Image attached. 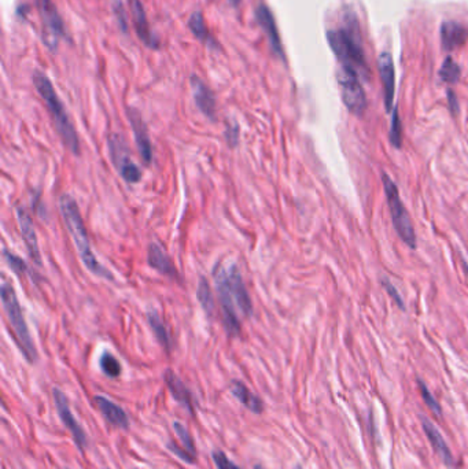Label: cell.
<instances>
[{
  "label": "cell",
  "instance_id": "1",
  "mask_svg": "<svg viewBox=\"0 0 468 469\" xmlns=\"http://www.w3.org/2000/svg\"><path fill=\"white\" fill-rule=\"evenodd\" d=\"M59 207H61V214L63 217L65 225L76 244V250L80 255V260L86 265V268L98 278H103L106 280H114L113 275L95 258L94 251L91 248L88 234H87L84 221L81 218L80 209L77 206L76 199L72 195L65 193L61 196Z\"/></svg>",
  "mask_w": 468,
  "mask_h": 469
},
{
  "label": "cell",
  "instance_id": "2",
  "mask_svg": "<svg viewBox=\"0 0 468 469\" xmlns=\"http://www.w3.org/2000/svg\"><path fill=\"white\" fill-rule=\"evenodd\" d=\"M33 84L38 90L39 95L42 96L43 102L47 106L48 111L52 117V121L55 124V128L63 141V144L75 154L80 155V141L77 136V132L65 110V106L59 96L55 93L51 81L47 76L42 72H35L32 76Z\"/></svg>",
  "mask_w": 468,
  "mask_h": 469
},
{
  "label": "cell",
  "instance_id": "3",
  "mask_svg": "<svg viewBox=\"0 0 468 469\" xmlns=\"http://www.w3.org/2000/svg\"><path fill=\"white\" fill-rule=\"evenodd\" d=\"M0 295H1L3 309H4V312L8 317V321H10L11 327L15 332V337L18 340L21 351L24 353L25 358L29 363H35L38 360V350L35 347L33 339H32L29 328L26 326L25 317L22 315V309H21V305L18 302L17 294H15L13 285L7 280H3V283H1Z\"/></svg>",
  "mask_w": 468,
  "mask_h": 469
},
{
  "label": "cell",
  "instance_id": "4",
  "mask_svg": "<svg viewBox=\"0 0 468 469\" xmlns=\"http://www.w3.org/2000/svg\"><path fill=\"white\" fill-rule=\"evenodd\" d=\"M356 32H359L356 26L353 31L349 26L339 31H328L327 40L342 66L352 69L359 76L360 73L367 74V62Z\"/></svg>",
  "mask_w": 468,
  "mask_h": 469
},
{
  "label": "cell",
  "instance_id": "5",
  "mask_svg": "<svg viewBox=\"0 0 468 469\" xmlns=\"http://www.w3.org/2000/svg\"><path fill=\"white\" fill-rule=\"evenodd\" d=\"M382 183H383V189L387 200V206L390 210L391 216V223L396 230L400 239L412 250L416 248L418 239H416V232L412 224V220L410 217V213L407 207L404 206L401 198H400V191L397 184L391 180V177L386 173H382Z\"/></svg>",
  "mask_w": 468,
  "mask_h": 469
},
{
  "label": "cell",
  "instance_id": "6",
  "mask_svg": "<svg viewBox=\"0 0 468 469\" xmlns=\"http://www.w3.org/2000/svg\"><path fill=\"white\" fill-rule=\"evenodd\" d=\"M213 279H214L216 289L220 298L224 328L231 337H236L240 335V321L235 310L236 302H235L234 295L231 292V287L228 282L227 268H224L221 264L217 265L213 272Z\"/></svg>",
  "mask_w": 468,
  "mask_h": 469
},
{
  "label": "cell",
  "instance_id": "7",
  "mask_svg": "<svg viewBox=\"0 0 468 469\" xmlns=\"http://www.w3.org/2000/svg\"><path fill=\"white\" fill-rule=\"evenodd\" d=\"M336 79L342 100L348 110L356 116H361L367 109V97L359 76L352 69L342 66L336 74Z\"/></svg>",
  "mask_w": 468,
  "mask_h": 469
},
{
  "label": "cell",
  "instance_id": "8",
  "mask_svg": "<svg viewBox=\"0 0 468 469\" xmlns=\"http://www.w3.org/2000/svg\"><path fill=\"white\" fill-rule=\"evenodd\" d=\"M109 152L117 172L127 183H139L141 180V170L139 166L131 159L130 148L123 136L113 134L109 136Z\"/></svg>",
  "mask_w": 468,
  "mask_h": 469
},
{
  "label": "cell",
  "instance_id": "9",
  "mask_svg": "<svg viewBox=\"0 0 468 469\" xmlns=\"http://www.w3.org/2000/svg\"><path fill=\"white\" fill-rule=\"evenodd\" d=\"M36 6L45 26V42L54 51L56 49L58 39L66 38L63 21L51 0H36Z\"/></svg>",
  "mask_w": 468,
  "mask_h": 469
},
{
  "label": "cell",
  "instance_id": "10",
  "mask_svg": "<svg viewBox=\"0 0 468 469\" xmlns=\"http://www.w3.org/2000/svg\"><path fill=\"white\" fill-rule=\"evenodd\" d=\"M52 397H54V402H55L58 415H59L61 420L63 422V425L70 431V434H72V436H73L75 443L77 445V447L80 450H84L87 447V443H88L87 434L80 427V424L77 422V420L75 419L73 413L70 412L69 401H68L66 395L59 388H54L52 390Z\"/></svg>",
  "mask_w": 468,
  "mask_h": 469
},
{
  "label": "cell",
  "instance_id": "11",
  "mask_svg": "<svg viewBox=\"0 0 468 469\" xmlns=\"http://www.w3.org/2000/svg\"><path fill=\"white\" fill-rule=\"evenodd\" d=\"M254 17H256L257 24L267 33L272 51L284 61L286 58H284V49H283V46H281L279 31H278V26H276V22H275V17L271 13V10L265 4H260L256 8V11H254Z\"/></svg>",
  "mask_w": 468,
  "mask_h": 469
},
{
  "label": "cell",
  "instance_id": "12",
  "mask_svg": "<svg viewBox=\"0 0 468 469\" xmlns=\"http://www.w3.org/2000/svg\"><path fill=\"white\" fill-rule=\"evenodd\" d=\"M127 116H128V120L131 122V127H132V131H134V135H135V141H136V145H138L141 159H143V162L146 165H150L151 161H153V147H151V141H150V138H148L147 128L144 125V121L141 118V113L136 109L130 107L127 110Z\"/></svg>",
  "mask_w": 468,
  "mask_h": 469
},
{
  "label": "cell",
  "instance_id": "13",
  "mask_svg": "<svg viewBox=\"0 0 468 469\" xmlns=\"http://www.w3.org/2000/svg\"><path fill=\"white\" fill-rule=\"evenodd\" d=\"M130 7H131L132 18H134V26H135V31H136L141 43L147 47L157 49L159 47V40L157 39V36L153 33V31L150 28L143 3L141 0H130Z\"/></svg>",
  "mask_w": 468,
  "mask_h": 469
},
{
  "label": "cell",
  "instance_id": "14",
  "mask_svg": "<svg viewBox=\"0 0 468 469\" xmlns=\"http://www.w3.org/2000/svg\"><path fill=\"white\" fill-rule=\"evenodd\" d=\"M377 67H379V74H380V80L383 84V91H384V106H386L387 113H390L393 110L396 73H394L393 58L389 52H382L379 55Z\"/></svg>",
  "mask_w": 468,
  "mask_h": 469
},
{
  "label": "cell",
  "instance_id": "15",
  "mask_svg": "<svg viewBox=\"0 0 468 469\" xmlns=\"http://www.w3.org/2000/svg\"><path fill=\"white\" fill-rule=\"evenodd\" d=\"M227 275H228V282L231 287V292L234 295L236 306L240 309L243 316L250 317L253 315V303L250 299V295L247 292V288L244 285V282L242 279V275L237 269L236 265H230L227 268Z\"/></svg>",
  "mask_w": 468,
  "mask_h": 469
},
{
  "label": "cell",
  "instance_id": "16",
  "mask_svg": "<svg viewBox=\"0 0 468 469\" xmlns=\"http://www.w3.org/2000/svg\"><path fill=\"white\" fill-rule=\"evenodd\" d=\"M191 90L192 96L196 103V107L201 110L203 116H206L209 120H216V97L212 93V90L198 77H191Z\"/></svg>",
  "mask_w": 468,
  "mask_h": 469
},
{
  "label": "cell",
  "instance_id": "17",
  "mask_svg": "<svg viewBox=\"0 0 468 469\" xmlns=\"http://www.w3.org/2000/svg\"><path fill=\"white\" fill-rule=\"evenodd\" d=\"M17 218L20 224V230L22 234V239L25 241L26 250L31 255V258L38 264L42 265V255H40V248H39V241H38V234L35 231L32 218L24 209H17Z\"/></svg>",
  "mask_w": 468,
  "mask_h": 469
},
{
  "label": "cell",
  "instance_id": "18",
  "mask_svg": "<svg viewBox=\"0 0 468 469\" xmlns=\"http://www.w3.org/2000/svg\"><path fill=\"white\" fill-rule=\"evenodd\" d=\"M148 265L155 269L157 272H159L164 276H168L171 279L178 280L179 279V273L173 265V262L171 261V258L168 257V254L164 251V248L157 244V243H151L148 247V257H147Z\"/></svg>",
  "mask_w": 468,
  "mask_h": 469
},
{
  "label": "cell",
  "instance_id": "19",
  "mask_svg": "<svg viewBox=\"0 0 468 469\" xmlns=\"http://www.w3.org/2000/svg\"><path fill=\"white\" fill-rule=\"evenodd\" d=\"M421 425H423V431L426 434V436L428 438L434 452L441 457V460L445 463V466L448 467H453L455 466V460H453V454L451 452V449L448 447L445 439L442 438V435L439 434V431L428 422L427 419L421 418Z\"/></svg>",
  "mask_w": 468,
  "mask_h": 469
},
{
  "label": "cell",
  "instance_id": "20",
  "mask_svg": "<svg viewBox=\"0 0 468 469\" xmlns=\"http://www.w3.org/2000/svg\"><path fill=\"white\" fill-rule=\"evenodd\" d=\"M95 404H96L98 409L102 412V415L104 416V419L110 424H113L114 427L124 428V429H127L130 427V419H128L127 413L124 412V409L121 406H118L117 404H114L113 401H110L109 398H106L103 395H96Z\"/></svg>",
  "mask_w": 468,
  "mask_h": 469
},
{
  "label": "cell",
  "instance_id": "21",
  "mask_svg": "<svg viewBox=\"0 0 468 469\" xmlns=\"http://www.w3.org/2000/svg\"><path fill=\"white\" fill-rule=\"evenodd\" d=\"M165 383L172 394V397L186 409L189 413H194V399L192 395L189 392L186 384L180 380V377L176 375L172 371H166L165 372Z\"/></svg>",
  "mask_w": 468,
  "mask_h": 469
},
{
  "label": "cell",
  "instance_id": "22",
  "mask_svg": "<svg viewBox=\"0 0 468 469\" xmlns=\"http://www.w3.org/2000/svg\"><path fill=\"white\" fill-rule=\"evenodd\" d=\"M231 392L235 398L244 406L247 408L250 412L256 413V415H261L264 412V402L263 399L253 394L242 381L234 380L231 383Z\"/></svg>",
  "mask_w": 468,
  "mask_h": 469
},
{
  "label": "cell",
  "instance_id": "23",
  "mask_svg": "<svg viewBox=\"0 0 468 469\" xmlns=\"http://www.w3.org/2000/svg\"><path fill=\"white\" fill-rule=\"evenodd\" d=\"M188 28L189 31L194 33V36L202 42L205 46L210 49H216L220 51V45L217 43V40L212 36V33L209 32L203 15L201 11H195L191 14L189 19H188Z\"/></svg>",
  "mask_w": 468,
  "mask_h": 469
},
{
  "label": "cell",
  "instance_id": "24",
  "mask_svg": "<svg viewBox=\"0 0 468 469\" xmlns=\"http://www.w3.org/2000/svg\"><path fill=\"white\" fill-rule=\"evenodd\" d=\"M441 40L445 49L459 47L467 40V29L458 22L446 21L441 26Z\"/></svg>",
  "mask_w": 468,
  "mask_h": 469
},
{
  "label": "cell",
  "instance_id": "25",
  "mask_svg": "<svg viewBox=\"0 0 468 469\" xmlns=\"http://www.w3.org/2000/svg\"><path fill=\"white\" fill-rule=\"evenodd\" d=\"M147 320H148V324H150V327L153 329L157 340L161 343V346L165 350L169 351L171 347H172V340H171L168 329L165 327L164 321L159 319L158 313L155 310H148L147 312Z\"/></svg>",
  "mask_w": 468,
  "mask_h": 469
},
{
  "label": "cell",
  "instance_id": "26",
  "mask_svg": "<svg viewBox=\"0 0 468 469\" xmlns=\"http://www.w3.org/2000/svg\"><path fill=\"white\" fill-rule=\"evenodd\" d=\"M196 296L198 301L202 306V309L205 310V313L212 317L213 312H214V299H213V294L210 289V285L205 278H201L199 284H198V291H196Z\"/></svg>",
  "mask_w": 468,
  "mask_h": 469
},
{
  "label": "cell",
  "instance_id": "27",
  "mask_svg": "<svg viewBox=\"0 0 468 469\" xmlns=\"http://www.w3.org/2000/svg\"><path fill=\"white\" fill-rule=\"evenodd\" d=\"M389 141L390 144L396 148L400 150L403 148V122L398 114L397 106L393 107L391 110V122H390V131H389Z\"/></svg>",
  "mask_w": 468,
  "mask_h": 469
},
{
  "label": "cell",
  "instance_id": "28",
  "mask_svg": "<svg viewBox=\"0 0 468 469\" xmlns=\"http://www.w3.org/2000/svg\"><path fill=\"white\" fill-rule=\"evenodd\" d=\"M439 77L445 83L455 84L460 79V67H459V65L452 58H446L444 61L442 66H441Z\"/></svg>",
  "mask_w": 468,
  "mask_h": 469
},
{
  "label": "cell",
  "instance_id": "29",
  "mask_svg": "<svg viewBox=\"0 0 468 469\" xmlns=\"http://www.w3.org/2000/svg\"><path fill=\"white\" fill-rule=\"evenodd\" d=\"M99 364H100V369L103 371L104 375H107L109 377H118L121 375V365L114 356H111L109 353H104L100 357Z\"/></svg>",
  "mask_w": 468,
  "mask_h": 469
},
{
  "label": "cell",
  "instance_id": "30",
  "mask_svg": "<svg viewBox=\"0 0 468 469\" xmlns=\"http://www.w3.org/2000/svg\"><path fill=\"white\" fill-rule=\"evenodd\" d=\"M173 428H175V432L176 435L179 436V439L182 440L185 449L189 452L192 456L196 457V450H195V445H194V440L189 435V432L187 431V428L182 424V422H173Z\"/></svg>",
  "mask_w": 468,
  "mask_h": 469
},
{
  "label": "cell",
  "instance_id": "31",
  "mask_svg": "<svg viewBox=\"0 0 468 469\" xmlns=\"http://www.w3.org/2000/svg\"><path fill=\"white\" fill-rule=\"evenodd\" d=\"M419 384V390H421V398L424 401V404L435 413V415H441V406L438 404V401L434 398V395L430 392V390L427 388V385L421 381V379L418 380Z\"/></svg>",
  "mask_w": 468,
  "mask_h": 469
},
{
  "label": "cell",
  "instance_id": "32",
  "mask_svg": "<svg viewBox=\"0 0 468 469\" xmlns=\"http://www.w3.org/2000/svg\"><path fill=\"white\" fill-rule=\"evenodd\" d=\"M4 258H6V261L8 262V265L13 268V271L14 272H17V273H26L28 272V267H26V264L20 258V257H17L15 254H13V253H10L8 250H6L4 248Z\"/></svg>",
  "mask_w": 468,
  "mask_h": 469
},
{
  "label": "cell",
  "instance_id": "33",
  "mask_svg": "<svg viewBox=\"0 0 468 469\" xmlns=\"http://www.w3.org/2000/svg\"><path fill=\"white\" fill-rule=\"evenodd\" d=\"M212 457H213L214 466L217 467V469H240L236 464H235L234 461H231V460L227 457V454H226L224 452H221V450L213 452Z\"/></svg>",
  "mask_w": 468,
  "mask_h": 469
},
{
  "label": "cell",
  "instance_id": "34",
  "mask_svg": "<svg viewBox=\"0 0 468 469\" xmlns=\"http://www.w3.org/2000/svg\"><path fill=\"white\" fill-rule=\"evenodd\" d=\"M168 449L173 453V454H176L182 461H185V463H187V464H195V460H196V457L195 456H192L189 452H187L185 447L182 449L179 445H176L175 442H168Z\"/></svg>",
  "mask_w": 468,
  "mask_h": 469
},
{
  "label": "cell",
  "instance_id": "35",
  "mask_svg": "<svg viewBox=\"0 0 468 469\" xmlns=\"http://www.w3.org/2000/svg\"><path fill=\"white\" fill-rule=\"evenodd\" d=\"M382 285L384 287V289H386V292L390 295V298L394 301V303H396V305H397L400 309L405 310L404 301H403L401 295L398 294V291L396 289V287H394L391 283L389 282L386 278H383V279H382Z\"/></svg>",
  "mask_w": 468,
  "mask_h": 469
},
{
  "label": "cell",
  "instance_id": "36",
  "mask_svg": "<svg viewBox=\"0 0 468 469\" xmlns=\"http://www.w3.org/2000/svg\"><path fill=\"white\" fill-rule=\"evenodd\" d=\"M227 141L231 147H236L239 143V128L237 125H228L227 128Z\"/></svg>",
  "mask_w": 468,
  "mask_h": 469
},
{
  "label": "cell",
  "instance_id": "37",
  "mask_svg": "<svg viewBox=\"0 0 468 469\" xmlns=\"http://www.w3.org/2000/svg\"><path fill=\"white\" fill-rule=\"evenodd\" d=\"M116 13L118 15V19H120V25L123 28L124 32L128 31V26H127V18H125V14H124V7L121 3H118V6L116 7Z\"/></svg>",
  "mask_w": 468,
  "mask_h": 469
},
{
  "label": "cell",
  "instance_id": "38",
  "mask_svg": "<svg viewBox=\"0 0 468 469\" xmlns=\"http://www.w3.org/2000/svg\"><path fill=\"white\" fill-rule=\"evenodd\" d=\"M448 102H449V109L453 114L459 113V103H458V97L456 95L453 94V91H448Z\"/></svg>",
  "mask_w": 468,
  "mask_h": 469
},
{
  "label": "cell",
  "instance_id": "39",
  "mask_svg": "<svg viewBox=\"0 0 468 469\" xmlns=\"http://www.w3.org/2000/svg\"><path fill=\"white\" fill-rule=\"evenodd\" d=\"M463 269H465V273H466L468 279V262H466V261H463Z\"/></svg>",
  "mask_w": 468,
  "mask_h": 469
},
{
  "label": "cell",
  "instance_id": "40",
  "mask_svg": "<svg viewBox=\"0 0 468 469\" xmlns=\"http://www.w3.org/2000/svg\"><path fill=\"white\" fill-rule=\"evenodd\" d=\"M230 1H231L234 6H237V4L240 3V0H230Z\"/></svg>",
  "mask_w": 468,
  "mask_h": 469
},
{
  "label": "cell",
  "instance_id": "41",
  "mask_svg": "<svg viewBox=\"0 0 468 469\" xmlns=\"http://www.w3.org/2000/svg\"><path fill=\"white\" fill-rule=\"evenodd\" d=\"M254 468H256V469H263V467H260V466H256V467H254Z\"/></svg>",
  "mask_w": 468,
  "mask_h": 469
},
{
  "label": "cell",
  "instance_id": "42",
  "mask_svg": "<svg viewBox=\"0 0 468 469\" xmlns=\"http://www.w3.org/2000/svg\"><path fill=\"white\" fill-rule=\"evenodd\" d=\"M295 469H302V468H299V467H297V468H295Z\"/></svg>",
  "mask_w": 468,
  "mask_h": 469
}]
</instances>
